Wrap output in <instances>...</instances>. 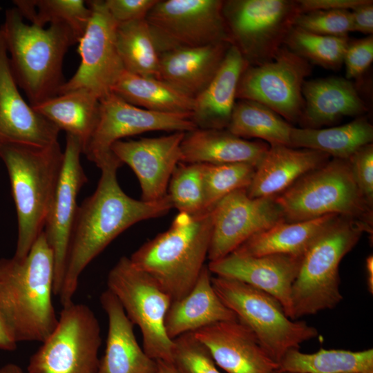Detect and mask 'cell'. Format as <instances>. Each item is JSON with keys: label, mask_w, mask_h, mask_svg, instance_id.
Here are the masks:
<instances>
[{"label": "cell", "mask_w": 373, "mask_h": 373, "mask_svg": "<svg viewBox=\"0 0 373 373\" xmlns=\"http://www.w3.org/2000/svg\"><path fill=\"white\" fill-rule=\"evenodd\" d=\"M167 195L179 213L204 212L203 164L180 162L170 178Z\"/></svg>", "instance_id": "38"}, {"label": "cell", "mask_w": 373, "mask_h": 373, "mask_svg": "<svg viewBox=\"0 0 373 373\" xmlns=\"http://www.w3.org/2000/svg\"><path fill=\"white\" fill-rule=\"evenodd\" d=\"M304 109L300 128H321L344 117H361L367 107L351 80L327 77L305 80L303 86Z\"/></svg>", "instance_id": "24"}, {"label": "cell", "mask_w": 373, "mask_h": 373, "mask_svg": "<svg viewBox=\"0 0 373 373\" xmlns=\"http://www.w3.org/2000/svg\"><path fill=\"white\" fill-rule=\"evenodd\" d=\"M367 285L370 293L373 294V256L369 255L365 260Z\"/></svg>", "instance_id": "48"}, {"label": "cell", "mask_w": 373, "mask_h": 373, "mask_svg": "<svg viewBox=\"0 0 373 373\" xmlns=\"http://www.w3.org/2000/svg\"><path fill=\"white\" fill-rule=\"evenodd\" d=\"M256 167L247 163L203 164L205 209H211L224 196L246 189L252 180Z\"/></svg>", "instance_id": "39"}, {"label": "cell", "mask_w": 373, "mask_h": 373, "mask_svg": "<svg viewBox=\"0 0 373 373\" xmlns=\"http://www.w3.org/2000/svg\"><path fill=\"white\" fill-rule=\"evenodd\" d=\"M0 373H23V372L19 365L8 363L0 367Z\"/></svg>", "instance_id": "50"}, {"label": "cell", "mask_w": 373, "mask_h": 373, "mask_svg": "<svg viewBox=\"0 0 373 373\" xmlns=\"http://www.w3.org/2000/svg\"><path fill=\"white\" fill-rule=\"evenodd\" d=\"M0 159L8 171L17 216L13 257L22 259L44 231L61 174L64 151L59 142L45 146L7 144L0 146Z\"/></svg>", "instance_id": "4"}, {"label": "cell", "mask_w": 373, "mask_h": 373, "mask_svg": "<svg viewBox=\"0 0 373 373\" xmlns=\"http://www.w3.org/2000/svg\"><path fill=\"white\" fill-rule=\"evenodd\" d=\"M211 272L204 265L191 290L181 299L171 302L164 320L167 336L171 340L212 324L238 320L216 294Z\"/></svg>", "instance_id": "26"}, {"label": "cell", "mask_w": 373, "mask_h": 373, "mask_svg": "<svg viewBox=\"0 0 373 373\" xmlns=\"http://www.w3.org/2000/svg\"><path fill=\"white\" fill-rule=\"evenodd\" d=\"M291 147L321 151L333 158L348 160L373 141V126L363 116L343 125L325 128L293 127Z\"/></svg>", "instance_id": "31"}, {"label": "cell", "mask_w": 373, "mask_h": 373, "mask_svg": "<svg viewBox=\"0 0 373 373\" xmlns=\"http://www.w3.org/2000/svg\"><path fill=\"white\" fill-rule=\"evenodd\" d=\"M211 283L222 303L249 327L278 363L291 349L318 335L303 321L289 318L280 303L269 294L243 282L216 276Z\"/></svg>", "instance_id": "8"}, {"label": "cell", "mask_w": 373, "mask_h": 373, "mask_svg": "<svg viewBox=\"0 0 373 373\" xmlns=\"http://www.w3.org/2000/svg\"><path fill=\"white\" fill-rule=\"evenodd\" d=\"M349 41L348 37L321 35L293 26L286 36L284 46L309 64L338 70L343 64Z\"/></svg>", "instance_id": "37"}, {"label": "cell", "mask_w": 373, "mask_h": 373, "mask_svg": "<svg viewBox=\"0 0 373 373\" xmlns=\"http://www.w3.org/2000/svg\"><path fill=\"white\" fill-rule=\"evenodd\" d=\"M372 225L340 216L307 249L291 288V319L332 309L343 300L339 265Z\"/></svg>", "instance_id": "6"}, {"label": "cell", "mask_w": 373, "mask_h": 373, "mask_svg": "<svg viewBox=\"0 0 373 373\" xmlns=\"http://www.w3.org/2000/svg\"><path fill=\"white\" fill-rule=\"evenodd\" d=\"M231 45L221 42L162 52L159 79L194 99L212 80Z\"/></svg>", "instance_id": "25"}, {"label": "cell", "mask_w": 373, "mask_h": 373, "mask_svg": "<svg viewBox=\"0 0 373 373\" xmlns=\"http://www.w3.org/2000/svg\"><path fill=\"white\" fill-rule=\"evenodd\" d=\"M157 368L155 373H179L172 362L157 360Z\"/></svg>", "instance_id": "49"}, {"label": "cell", "mask_w": 373, "mask_h": 373, "mask_svg": "<svg viewBox=\"0 0 373 373\" xmlns=\"http://www.w3.org/2000/svg\"><path fill=\"white\" fill-rule=\"evenodd\" d=\"M17 343L0 313V350L13 351Z\"/></svg>", "instance_id": "47"}, {"label": "cell", "mask_w": 373, "mask_h": 373, "mask_svg": "<svg viewBox=\"0 0 373 373\" xmlns=\"http://www.w3.org/2000/svg\"><path fill=\"white\" fill-rule=\"evenodd\" d=\"M213 227L207 258L221 259L254 235L283 221L276 197L250 198L246 189H238L212 208Z\"/></svg>", "instance_id": "16"}, {"label": "cell", "mask_w": 373, "mask_h": 373, "mask_svg": "<svg viewBox=\"0 0 373 373\" xmlns=\"http://www.w3.org/2000/svg\"><path fill=\"white\" fill-rule=\"evenodd\" d=\"M303 256L285 254L248 256L232 252L207 266L216 276L238 280L269 294L291 319V288Z\"/></svg>", "instance_id": "19"}, {"label": "cell", "mask_w": 373, "mask_h": 373, "mask_svg": "<svg viewBox=\"0 0 373 373\" xmlns=\"http://www.w3.org/2000/svg\"><path fill=\"white\" fill-rule=\"evenodd\" d=\"M222 0H157L146 21L159 55L169 50L231 42Z\"/></svg>", "instance_id": "12"}, {"label": "cell", "mask_w": 373, "mask_h": 373, "mask_svg": "<svg viewBox=\"0 0 373 373\" xmlns=\"http://www.w3.org/2000/svg\"><path fill=\"white\" fill-rule=\"evenodd\" d=\"M329 157L316 150L269 146L256 166L247 193L252 198L276 197L300 178L325 164Z\"/></svg>", "instance_id": "23"}, {"label": "cell", "mask_w": 373, "mask_h": 373, "mask_svg": "<svg viewBox=\"0 0 373 373\" xmlns=\"http://www.w3.org/2000/svg\"><path fill=\"white\" fill-rule=\"evenodd\" d=\"M365 0H298L299 13L320 10H352Z\"/></svg>", "instance_id": "45"}, {"label": "cell", "mask_w": 373, "mask_h": 373, "mask_svg": "<svg viewBox=\"0 0 373 373\" xmlns=\"http://www.w3.org/2000/svg\"><path fill=\"white\" fill-rule=\"evenodd\" d=\"M82 154L79 141L66 135L63 166L43 231L55 257V296H59L61 289L70 236L78 207L77 195L88 182L81 163Z\"/></svg>", "instance_id": "17"}, {"label": "cell", "mask_w": 373, "mask_h": 373, "mask_svg": "<svg viewBox=\"0 0 373 373\" xmlns=\"http://www.w3.org/2000/svg\"><path fill=\"white\" fill-rule=\"evenodd\" d=\"M41 343L29 359L28 373H98L101 329L88 306H63L55 329Z\"/></svg>", "instance_id": "11"}, {"label": "cell", "mask_w": 373, "mask_h": 373, "mask_svg": "<svg viewBox=\"0 0 373 373\" xmlns=\"http://www.w3.org/2000/svg\"><path fill=\"white\" fill-rule=\"evenodd\" d=\"M298 15V0H225L222 4L231 45L251 66L274 59Z\"/></svg>", "instance_id": "10"}, {"label": "cell", "mask_w": 373, "mask_h": 373, "mask_svg": "<svg viewBox=\"0 0 373 373\" xmlns=\"http://www.w3.org/2000/svg\"><path fill=\"white\" fill-rule=\"evenodd\" d=\"M112 93L133 106L154 112L191 115L193 108L194 99L164 81L126 70L113 87Z\"/></svg>", "instance_id": "32"}, {"label": "cell", "mask_w": 373, "mask_h": 373, "mask_svg": "<svg viewBox=\"0 0 373 373\" xmlns=\"http://www.w3.org/2000/svg\"><path fill=\"white\" fill-rule=\"evenodd\" d=\"M211 209L196 215L179 213L169 228L148 240L129 258L170 296L181 299L193 288L208 256Z\"/></svg>", "instance_id": "5"}, {"label": "cell", "mask_w": 373, "mask_h": 373, "mask_svg": "<svg viewBox=\"0 0 373 373\" xmlns=\"http://www.w3.org/2000/svg\"><path fill=\"white\" fill-rule=\"evenodd\" d=\"M287 222L337 214L372 225V206L358 188L347 160L332 158L276 196Z\"/></svg>", "instance_id": "7"}, {"label": "cell", "mask_w": 373, "mask_h": 373, "mask_svg": "<svg viewBox=\"0 0 373 373\" xmlns=\"http://www.w3.org/2000/svg\"><path fill=\"white\" fill-rule=\"evenodd\" d=\"M185 133L173 132L158 137L119 140L111 151L135 173L142 200L155 202L164 198L171 175L180 162V146Z\"/></svg>", "instance_id": "18"}, {"label": "cell", "mask_w": 373, "mask_h": 373, "mask_svg": "<svg viewBox=\"0 0 373 373\" xmlns=\"http://www.w3.org/2000/svg\"><path fill=\"white\" fill-rule=\"evenodd\" d=\"M23 19L31 24L44 28L47 23L64 24L78 38L83 35L91 16V9L83 0H14Z\"/></svg>", "instance_id": "36"}, {"label": "cell", "mask_w": 373, "mask_h": 373, "mask_svg": "<svg viewBox=\"0 0 373 373\" xmlns=\"http://www.w3.org/2000/svg\"><path fill=\"white\" fill-rule=\"evenodd\" d=\"M195 128L189 114L145 110L111 93L99 100L98 122L83 154L101 169L119 160L111 147L124 137L155 131L187 133Z\"/></svg>", "instance_id": "14"}, {"label": "cell", "mask_w": 373, "mask_h": 373, "mask_svg": "<svg viewBox=\"0 0 373 373\" xmlns=\"http://www.w3.org/2000/svg\"><path fill=\"white\" fill-rule=\"evenodd\" d=\"M373 61V36L350 40L345 50L343 64L345 78L351 80L360 77Z\"/></svg>", "instance_id": "43"}, {"label": "cell", "mask_w": 373, "mask_h": 373, "mask_svg": "<svg viewBox=\"0 0 373 373\" xmlns=\"http://www.w3.org/2000/svg\"><path fill=\"white\" fill-rule=\"evenodd\" d=\"M54 283L55 257L44 231L25 258H0V313L17 343H42L55 329Z\"/></svg>", "instance_id": "2"}, {"label": "cell", "mask_w": 373, "mask_h": 373, "mask_svg": "<svg viewBox=\"0 0 373 373\" xmlns=\"http://www.w3.org/2000/svg\"><path fill=\"white\" fill-rule=\"evenodd\" d=\"M355 182L367 202L373 205V144L363 146L347 160Z\"/></svg>", "instance_id": "42"}, {"label": "cell", "mask_w": 373, "mask_h": 373, "mask_svg": "<svg viewBox=\"0 0 373 373\" xmlns=\"http://www.w3.org/2000/svg\"><path fill=\"white\" fill-rule=\"evenodd\" d=\"M247 66L239 50L231 45L212 80L194 98L191 119L198 128L227 129L236 102L238 82Z\"/></svg>", "instance_id": "27"}, {"label": "cell", "mask_w": 373, "mask_h": 373, "mask_svg": "<svg viewBox=\"0 0 373 373\" xmlns=\"http://www.w3.org/2000/svg\"><path fill=\"white\" fill-rule=\"evenodd\" d=\"M269 147L263 141H249L227 129L197 128L185 133L180 146V162L247 163L256 167Z\"/></svg>", "instance_id": "28"}, {"label": "cell", "mask_w": 373, "mask_h": 373, "mask_svg": "<svg viewBox=\"0 0 373 373\" xmlns=\"http://www.w3.org/2000/svg\"><path fill=\"white\" fill-rule=\"evenodd\" d=\"M116 46L125 70L159 79L160 55L146 19L117 24Z\"/></svg>", "instance_id": "35"}, {"label": "cell", "mask_w": 373, "mask_h": 373, "mask_svg": "<svg viewBox=\"0 0 373 373\" xmlns=\"http://www.w3.org/2000/svg\"><path fill=\"white\" fill-rule=\"evenodd\" d=\"M277 370L291 373H373V349L350 351L321 348L314 353L291 349L280 359Z\"/></svg>", "instance_id": "33"}, {"label": "cell", "mask_w": 373, "mask_h": 373, "mask_svg": "<svg viewBox=\"0 0 373 373\" xmlns=\"http://www.w3.org/2000/svg\"><path fill=\"white\" fill-rule=\"evenodd\" d=\"M32 107L60 131L76 137L83 154L99 119V99L97 97L79 89L57 95Z\"/></svg>", "instance_id": "30"}, {"label": "cell", "mask_w": 373, "mask_h": 373, "mask_svg": "<svg viewBox=\"0 0 373 373\" xmlns=\"http://www.w3.org/2000/svg\"><path fill=\"white\" fill-rule=\"evenodd\" d=\"M193 334L227 373H274L278 369L256 334L238 319L216 323Z\"/></svg>", "instance_id": "21"}, {"label": "cell", "mask_w": 373, "mask_h": 373, "mask_svg": "<svg viewBox=\"0 0 373 373\" xmlns=\"http://www.w3.org/2000/svg\"><path fill=\"white\" fill-rule=\"evenodd\" d=\"M157 0H104V6L117 24L145 19Z\"/></svg>", "instance_id": "44"}, {"label": "cell", "mask_w": 373, "mask_h": 373, "mask_svg": "<svg viewBox=\"0 0 373 373\" xmlns=\"http://www.w3.org/2000/svg\"><path fill=\"white\" fill-rule=\"evenodd\" d=\"M99 300L108 324L105 352L98 373H155L157 361L139 345L134 325L116 296L106 289L101 294Z\"/></svg>", "instance_id": "22"}, {"label": "cell", "mask_w": 373, "mask_h": 373, "mask_svg": "<svg viewBox=\"0 0 373 373\" xmlns=\"http://www.w3.org/2000/svg\"><path fill=\"white\" fill-rule=\"evenodd\" d=\"M352 32H359L365 35L373 33V1H365L351 10Z\"/></svg>", "instance_id": "46"}, {"label": "cell", "mask_w": 373, "mask_h": 373, "mask_svg": "<svg viewBox=\"0 0 373 373\" xmlns=\"http://www.w3.org/2000/svg\"><path fill=\"white\" fill-rule=\"evenodd\" d=\"M106 283L128 318L139 327L144 352L153 360L171 362L173 341L164 327L172 302L170 296L126 256L121 257L109 271Z\"/></svg>", "instance_id": "9"}, {"label": "cell", "mask_w": 373, "mask_h": 373, "mask_svg": "<svg viewBox=\"0 0 373 373\" xmlns=\"http://www.w3.org/2000/svg\"><path fill=\"white\" fill-rule=\"evenodd\" d=\"M15 8L6 9L2 31L13 77L31 106L57 96L66 80L64 57L78 38L66 25L27 24Z\"/></svg>", "instance_id": "3"}, {"label": "cell", "mask_w": 373, "mask_h": 373, "mask_svg": "<svg viewBox=\"0 0 373 373\" xmlns=\"http://www.w3.org/2000/svg\"><path fill=\"white\" fill-rule=\"evenodd\" d=\"M312 70L311 64L283 46L271 61L245 68L236 99L260 103L289 123H298L305 106L303 86Z\"/></svg>", "instance_id": "13"}, {"label": "cell", "mask_w": 373, "mask_h": 373, "mask_svg": "<svg viewBox=\"0 0 373 373\" xmlns=\"http://www.w3.org/2000/svg\"><path fill=\"white\" fill-rule=\"evenodd\" d=\"M274 373H291V372H280V371L276 370Z\"/></svg>", "instance_id": "51"}, {"label": "cell", "mask_w": 373, "mask_h": 373, "mask_svg": "<svg viewBox=\"0 0 373 373\" xmlns=\"http://www.w3.org/2000/svg\"><path fill=\"white\" fill-rule=\"evenodd\" d=\"M339 216L328 214L309 220L281 221L254 235L233 252L248 256L273 254L304 256L314 242Z\"/></svg>", "instance_id": "29"}, {"label": "cell", "mask_w": 373, "mask_h": 373, "mask_svg": "<svg viewBox=\"0 0 373 373\" xmlns=\"http://www.w3.org/2000/svg\"><path fill=\"white\" fill-rule=\"evenodd\" d=\"M91 9L88 26L78 41L81 58L75 74L63 84L59 94L84 89L99 100L112 89L125 71L116 46L117 23L106 10L104 1H86Z\"/></svg>", "instance_id": "15"}, {"label": "cell", "mask_w": 373, "mask_h": 373, "mask_svg": "<svg viewBox=\"0 0 373 373\" xmlns=\"http://www.w3.org/2000/svg\"><path fill=\"white\" fill-rule=\"evenodd\" d=\"M293 126L267 106L251 100L236 102L227 129L241 138H258L269 146H291Z\"/></svg>", "instance_id": "34"}, {"label": "cell", "mask_w": 373, "mask_h": 373, "mask_svg": "<svg viewBox=\"0 0 373 373\" xmlns=\"http://www.w3.org/2000/svg\"><path fill=\"white\" fill-rule=\"evenodd\" d=\"M18 88L0 28V146L57 142L60 130L27 103Z\"/></svg>", "instance_id": "20"}, {"label": "cell", "mask_w": 373, "mask_h": 373, "mask_svg": "<svg viewBox=\"0 0 373 373\" xmlns=\"http://www.w3.org/2000/svg\"><path fill=\"white\" fill-rule=\"evenodd\" d=\"M294 26L307 32L332 37H348L352 32L351 10H320L298 15Z\"/></svg>", "instance_id": "41"}, {"label": "cell", "mask_w": 373, "mask_h": 373, "mask_svg": "<svg viewBox=\"0 0 373 373\" xmlns=\"http://www.w3.org/2000/svg\"><path fill=\"white\" fill-rule=\"evenodd\" d=\"M173 341L171 362L179 373H221L208 348L193 332L182 334Z\"/></svg>", "instance_id": "40"}, {"label": "cell", "mask_w": 373, "mask_h": 373, "mask_svg": "<svg viewBox=\"0 0 373 373\" xmlns=\"http://www.w3.org/2000/svg\"><path fill=\"white\" fill-rule=\"evenodd\" d=\"M122 165L117 160L102 166L95 191L78 205L59 295L62 306L73 302L82 271L116 237L133 224L163 216L173 208L167 194L155 202L126 194L117 178Z\"/></svg>", "instance_id": "1"}]
</instances>
